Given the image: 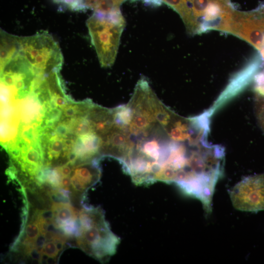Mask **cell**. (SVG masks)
Here are the masks:
<instances>
[{
	"mask_svg": "<svg viewBox=\"0 0 264 264\" xmlns=\"http://www.w3.org/2000/svg\"><path fill=\"white\" fill-rule=\"evenodd\" d=\"M19 53L38 74L59 71L63 57L57 42L45 31L19 37Z\"/></svg>",
	"mask_w": 264,
	"mask_h": 264,
	"instance_id": "obj_3",
	"label": "cell"
},
{
	"mask_svg": "<svg viewBox=\"0 0 264 264\" xmlns=\"http://www.w3.org/2000/svg\"><path fill=\"white\" fill-rule=\"evenodd\" d=\"M125 23L120 9L106 15L94 12L87 21L91 43L102 66L113 64Z\"/></svg>",
	"mask_w": 264,
	"mask_h": 264,
	"instance_id": "obj_2",
	"label": "cell"
},
{
	"mask_svg": "<svg viewBox=\"0 0 264 264\" xmlns=\"http://www.w3.org/2000/svg\"><path fill=\"white\" fill-rule=\"evenodd\" d=\"M114 124L124 130L128 131L132 116V112L130 106L127 105H120L113 109Z\"/></svg>",
	"mask_w": 264,
	"mask_h": 264,
	"instance_id": "obj_9",
	"label": "cell"
},
{
	"mask_svg": "<svg viewBox=\"0 0 264 264\" xmlns=\"http://www.w3.org/2000/svg\"><path fill=\"white\" fill-rule=\"evenodd\" d=\"M77 246L101 262L115 252L119 239L112 233L99 208L84 207L79 211Z\"/></svg>",
	"mask_w": 264,
	"mask_h": 264,
	"instance_id": "obj_1",
	"label": "cell"
},
{
	"mask_svg": "<svg viewBox=\"0 0 264 264\" xmlns=\"http://www.w3.org/2000/svg\"><path fill=\"white\" fill-rule=\"evenodd\" d=\"M19 54V36L0 30V69Z\"/></svg>",
	"mask_w": 264,
	"mask_h": 264,
	"instance_id": "obj_7",
	"label": "cell"
},
{
	"mask_svg": "<svg viewBox=\"0 0 264 264\" xmlns=\"http://www.w3.org/2000/svg\"><path fill=\"white\" fill-rule=\"evenodd\" d=\"M100 176V171L96 159L76 166L70 176L72 192L84 193L96 183Z\"/></svg>",
	"mask_w": 264,
	"mask_h": 264,
	"instance_id": "obj_6",
	"label": "cell"
},
{
	"mask_svg": "<svg viewBox=\"0 0 264 264\" xmlns=\"http://www.w3.org/2000/svg\"><path fill=\"white\" fill-rule=\"evenodd\" d=\"M124 0H88L85 3L86 8H91L94 12L109 14L120 9Z\"/></svg>",
	"mask_w": 264,
	"mask_h": 264,
	"instance_id": "obj_8",
	"label": "cell"
},
{
	"mask_svg": "<svg viewBox=\"0 0 264 264\" xmlns=\"http://www.w3.org/2000/svg\"><path fill=\"white\" fill-rule=\"evenodd\" d=\"M234 207L250 212L264 210V173L248 176L229 191Z\"/></svg>",
	"mask_w": 264,
	"mask_h": 264,
	"instance_id": "obj_4",
	"label": "cell"
},
{
	"mask_svg": "<svg viewBox=\"0 0 264 264\" xmlns=\"http://www.w3.org/2000/svg\"><path fill=\"white\" fill-rule=\"evenodd\" d=\"M101 155L112 156L121 161L133 146L128 131L114 125L102 138Z\"/></svg>",
	"mask_w": 264,
	"mask_h": 264,
	"instance_id": "obj_5",
	"label": "cell"
}]
</instances>
